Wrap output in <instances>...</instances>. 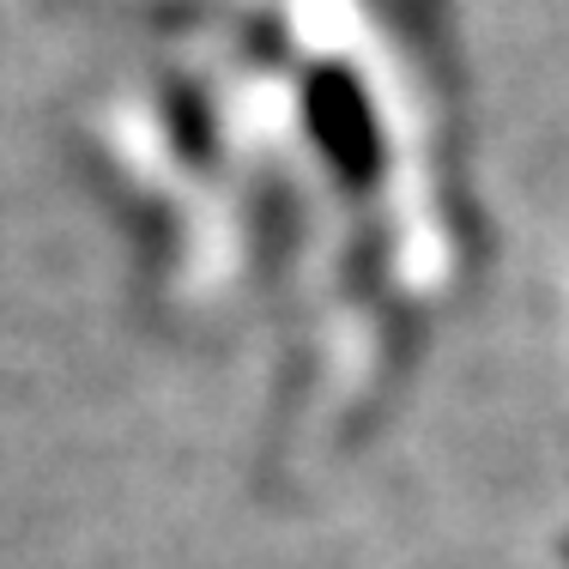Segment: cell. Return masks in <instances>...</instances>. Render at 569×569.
I'll return each mask as SVG.
<instances>
[{"label":"cell","instance_id":"cell-1","mask_svg":"<svg viewBox=\"0 0 569 569\" xmlns=\"http://www.w3.org/2000/svg\"><path fill=\"white\" fill-rule=\"evenodd\" d=\"M309 128H316V140L328 146V158L346 176H358V182L370 176L376 128H370V103H363L358 79H351L346 67H321V73L309 79Z\"/></svg>","mask_w":569,"mask_h":569}]
</instances>
